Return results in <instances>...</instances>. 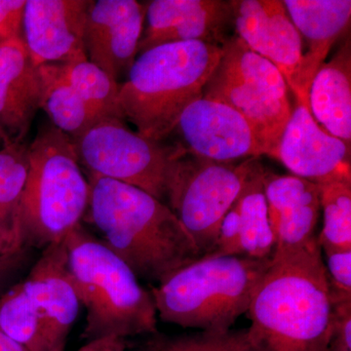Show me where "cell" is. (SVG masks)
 I'll list each match as a JSON object with an SVG mask.
<instances>
[{
	"label": "cell",
	"instance_id": "cell-30",
	"mask_svg": "<svg viewBox=\"0 0 351 351\" xmlns=\"http://www.w3.org/2000/svg\"><path fill=\"white\" fill-rule=\"evenodd\" d=\"M27 0H0V43L22 38Z\"/></svg>",
	"mask_w": 351,
	"mask_h": 351
},
{
	"label": "cell",
	"instance_id": "cell-10",
	"mask_svg": "<svg viewBox=\"0 0 351 351\" xmlns=\"http://www.w3.org/2000/svg\"><path fill=\"white\" fill-rule=\"evenodd\" d=\"M175 131L191 156L216 162H241L265 152L243 115L225 103L201 97L180 115Z\"/></svg>",
	"mask_w": 351,
	"mask_h": 351
},
{
	"label": "cell",
	"instance_id": "cell-12",
	"mask_svg": "<svg viewBox=\"0 0 351 351\" xmlns=\"http://www.w3.org/2000/svg\"><path fill=\"white\" fill-rule=\"evenodd\" d=\"M145 10L147 6L136 0H97L88 8L85 54L115 82L135 62Z\"/></svg>",
	"mask_w": 351,
	"mask_h": 351
},
{
	"label": "cell",
	"instance_id": "cell-2",
	"mask_svg": "<svg viewBox=\"0 0 351 351\" xmlns=\"http://www.w3.org/2000/svg\"><path fill=\"white\" fill-rule=\"evenodd\" d=\"M90 215L104 242L138 279L159 284L202 257L163 201L143 189L90 175Z\"/></svg>",
	"mask_w": 351,
	"mask_h": 351
},
{
	"label": "cell",
	"instance_id": "cell-24",
	"mask_svg": "<svg viewBox=\"0 0 351 351\" xmlns=\"http://www.w3.org/2000/svg\"><path fill=\"white\" fill-rule=\"evenodd\" d=\"M64 64L69 83L97 122L112 117L123 120L119 105V82L90 62L86 55Z\"/></svg>",
	"mask_w": 351,
	"mask_h": 351
},
{
	"label": "cell",
	"instance_id": "cell-31",
	"mask_svg": "<svg viewBox=\"0 0 351 351\" xmlns=\"http://www.w3.org/2000/svg\"><path fill=\"white\" fill-rule=\"evenodd\" d=\"M27 256V248L0 250V295L9 288V284L19 271Z\"/></svg>",
	"mask_w": 351,
	"mask_h": 351
},
{
	"label": "cell",
	"instance_id": "cell-33",
	"mask_svg": "<svg viewBox=\"0 0 351 351\" xmlns=\"http://www.w3.org/2000/svg\"><path fill=\"white\" fill-rule=\"evenodd\" d=\"M76 351H125V339L117 337L93 339Z\"/></svg>",
	"mask_w": 351,
	"mask_h": 351
},
{
	"label": "cell",
	"instance_id": "cell-13",
	"mask_svg": "<svg viewBox=\"0 0 351 351\" xmlns=\"http://www.w3.org/2000/svg\"><path fill=\"white\" fill-rule=\"evenodd\" d=\"M276 159L292 175L315 184L351 180L350 147L323 130L299 101L284 128Z\"/></svg>",
	"mask_w": 351,
	"mask_h": 351
},
{
	"label": "cell",
	"instance_id": "cell-20",
	"mask_svg": "<svg viewBox=\"0 0 351 351\" xmlns=\"http://www.w3.org/2000/svg\"><path fill=\"white\" fill-rule=\"evenodd\" d=\"M308 108L318 125L351 145V52L350 40L316 71L308 90Z\"/></svg>",
	"mask_w": 351,
	"mask_h": 351
},
{
	"label": "cell",
	"instance_id": "cell-3",
	"mask_svg": "<svg viewBox=\"0 0 351 351\" xmlns=\"http://www.w3.org/2000/svg\"><path fill=\"white\" fill-rule=\"evenodd\" d=\"M221 55V45L204 41L163 44L141 53L119 85L122 119L143 137L162 142L186 108L203 96Z\"/></svg>",
	"mask_w": 351,
	"mask_h": 351
},
{
	"label": "cell",
	"instance_id": "cell-32",
	"mask_svg": "<svg viewBox=\"0 0 351 351\" xmlns=\"http://www.w3.org/2000/svg\"><path fill=\"white\" fill-rule=\"evenodd\" d=\"M27 247L16 221L11 226L0 228V250H17Z\"/></svg>",
	"mask_w": 351,
	"mask_h": 351
},
{
	"label": "cell",
	"instance_id": "cell-25",
	"mask_svg": "<svg viewBox=\"0 0 351 351\" xmlns=\"http://www.w3.org/2000/svg\"><path fill=\"white\" fill-rule=\"evenodd\" d=\"M324 225L317 237L324 251L351 249V180L318 184Z\"/></svg>",
	"mask_w": 351,
	"mask_h": 351
},
{
	"label": "cell",
	"instance_id": "cell-9",
	"mask_svg": "<svg viewBox=\"0 0 351 351\" xmlns=\"http://www.w3.org/2000/svg\"><path fill=\"white\" fill-rule=\"evenodd\" d=\"M71 140L78 161L91 175L130 184L161 201L171 164L186 152L180 145L167 147L143 137L115 117L99 120Z\"/></svg>",
	"mask_w": 351,
	"mask_h": 351
},
{
	"label": "cell",
	"instance_id": "cell-1",
	"mask_svg": "<svg viewBox=\"0 0 351 351\" xmlns=\"http://www.w3.org/2000/svg\"><path fill=\"white\" fill-rule=\"evenodd\" d=\"M252 351H327L335 328L332 289L318 240L274 251L248 311Z\"/></svg>",
	"mask_w": 351,
	"mask_h": 351
},
{
	"label": "cell",
	"instance_id": "cell-7",
	"mask_svg": "<svg viewBox=\"0 0 351 351\" xmlns=\"http://www.w3.org/2000/svg\"><path fill=\"white\" fill-rule=\"evenodd\" d=\"M223 55L203 90V97L221 101L243 115L265 156L276 158L293 107L289 87L274 64L234 36L221 45Z\"/></svg>",
	"mask_w": 351,
	"mask_h": 351
},
{
	"label": "cell",
	"instance_id": "cell-35",
	"mask_svg": "<svg viewBox=\"0 0 351 351\" xmlns=\"http://www.w3.org/2000/svg\"><path fill=\"white\" fill-rule=\"evenodd\" d=\"M8 142V140H7V138L5 137V135H4L3 133H2V131L0 130V144L5 145Z\"/></svg>",
	"mask_w": 351,
	"mask_h": 351
},
{
	"label": "cell",
	"instance_id": "cell-6",
	"mask_svg": "<svg viewBox=\"0 0 351 351\" xmlns=\"http://www.w3.org/2000/svg\"><path fill=\"white\" fill-rule=\"evenodd\" d=\"M27 156L29 172L14 219L27 246L44 249L64 241L80 225L89 204V182L73 140L52 123L39 128Z\"/></svg>",
	"mask_w": 351,
	"mask_h": 351
},
{
	"label": "cell",
	"instance_id": "cell-22",
	"mask_svg": "<svg viewBox=\"0 0 351 351\" xmlns=\"http://www.w3.org/2000/svg\"><path fill=\"white\" fill-rule=\"evenodd\" d=\"M260 162L252 171L239 198L242 256L256 260L270 258L276 249L269 225Z\"/></svg>",
	"mask_w": 351,
	"mask_h": 351
},
{
	"label": "cell",
	"instance_id": "cell-16",
	"mask_svg": "<svg viewBox=\"0 0 351 351\" xmlns=\"http://www.w3.org/2000/svg\"><path fill=\"white\" fill-rule=\"evenodd\" d=\"M21 282L43 318L48 350L64 351L82 306L69 274L64 241L45 247L29 276Z\"/></svg>",
	"mask_w": 351,
	"mask_h": 351
},
{
	"label": "cell",
	"instance_id": "cell-28",
	"mask_svg": "<svg viewBox=\"0 0 351 351\" xmlns=\"http://www.w3.org/2000/svg\"><path fill=\"white\" fill-rule=\"evenodd\" d=\"M209 255L242 256L239 199L235 201L221 221L215 250Z\"/></svg>",
	"mask_w": 351,
	"mask_h": 351
},
{
	"label": "cell",
	"instance_id": "cell-21",
	"mask_svg": "<svg viewBox=\"0 0 351 351\" xmlns=\"http://www.w3.org/2000/svg\"><path fill=\"white\" fill-rule=\"evenodd\" d=\"M43 108L51 123L71 138L80 137L96 123V119L83 103L66 76L64 63L38 66Z\"/></svg>",
	"mask_w": 351,
	"mask_h": 351
},
{
	"label": "cell",
	"instance_id": "cell-4",
	"mask_svg": "<svg viewBox=\"0 0 351 351\" xmlns=\"http://www.w3.org/2000/svg\"><path fill=\"white\" fill-rule=\"evenodd\" d=\"M68 267L80 304L86 311L83 339L149 334L156 331L152 293L123 261L80 225L64 239Z\"/></svg>",
	"mask_w": 351,
	"mask_h": 351
},
{
	"label": "cell",
	"instance_id": "cell-26",
	"mask_svg": "<svg viewBox=\"0 0 351 351\" xmlns=\"http://www.w3.org/2000/svg\"><path fill=\"white\" fill-rule=\"evenodd\" d=\"M29 172L27 147L9 142L0 149V228L11 226Z\"/></svg>",
	"mask_w": 351,
	"mask_h": 351
},
{
	"label": "cell",
	"instance_id": "cell-18",
	"mask_svg": "<svg viewBox=\"0 0 351 351\" xmlns=\"http://www.w3.org/2000/svg\"><path fill=\"white\" fill-rule=\"evenodd\" d=\"M43 85L23 38L0 43V130L22 143L40 108Z\"/></svg>",
	"mask_w": 351,
	"mask_h": 351
},
{
	"label": "cell",
	"instance_id": "cell-19",
	"mask_svg": "<svg viewBox=\"0 0 351 351\" xmlns=\"http://www.w3.org/2000/svg\"><path fill=\"white\" fill-rule=\"evenodd\" d=\"M302 41L307 44L300 73L299 103L308 108V90L332 45L350 27V0H284ZM309 110V108H308Z\"/></svg>",
	"mask_w": 351,
	"mask_h": 351
},
{
	"label": "cell",
	"instance_id": "cell-17",
	"mask_svg": "<svg viewBox=\"0 0 351 351\" xmlns=\"http://www.w3.org/2000/svg\"><path fill=\"white\" fill-rule=\"evenodd\" d=\"M263 182L274 251L295 250L317 239L315 228L321 208L318 184L265 170Z\"/></svg>",
	"mask_w": 351,
	"mask_h": 351
},
{
	"label": "cell",
	"instance_id": "cell-23",
	"mask_svg": "<svg viewBox=\"0 0 351 351\" xmlns=\"http://www.w3.org/2000/svg\"><path fill=\"white\" fill-rule=\"evenodd\" d=\"M0 330L29 351H49L36 302L22 282L0 295Z\"/></svg>",
	"mask_w": 351,
	"mask_h": 351
},
{
	"label": "cell",
	"instance_id": "cell-5",
	"mask_svg": "<svg viewBox=\"0 0 351 351\" xmlns=\"http://www.w3.org/2000/svg\"><path fill=\"white\" fill-rule=\"evenodd\" d=\"M270 258L205 255L152 289L164 322L202 332H228L247 313Z\"/></svg>",
	"mask_w": 351,
	"mask_h": 351
},
{
	"label": "cell",
	"instance_id": "cell-27",
	"mask_svg": "<svg viewBox=\"0 0 351 351\" xmlns=\"http://www.w3.org/2000/svg\"><path fill=\"white\" fill-rule=\"evenodd\" d=\"M165 351H252L245 331L202 332L200 335L175 339Z\"/></svg>",
	"mask_w": 351,
	"mask_h": 351
},
{
	"label": "cell",
	"instance_id": "cell-29",
	"mask_svg": "<svg viewBox=\"0 0 351 351\" xmlns=\"http://www.w3.org/2000/svg\"><path fill=\"white\" fill-rule=\"evenodd\" d=\"M326 269L332 289L341 294L351 295V249L325 251Z\"/></svg>",
	"mask_w": 351,
	"mask_h": 351
},
{
	"label": "cell",
	"instance_id": "cell-11",
	"mask_svg": "<svg viewBox=\"0 0 351 351\" xmlns=\"http://www.w3.org/2000/svg\"><path fill=\"white\" fill-rule=\"evenodd\" d=\"M230 3L237 36L249 49L276 66L295 101H300L304 41L283 1L232 0Z\"/></svg>",
	"mask_w": 351,
	"mask_h": 351
},
{
	"label": "cell",
	"instance_id": "cell-14",
	"mask_svg": "<svg viewBox=\"0 0 351 351\" xmlns=\"http://www.w3.org/2000/svg\"><path fill=\"white\" fill-rule=\"evenodd\" d=\"M88 0H27L24 43L36 66L84 56Z\"/></svg>",
	"mask_w": 351,
	"mask_h": 351
},
{
	"label": "cell",
	"instance_id": "cell-37",
	"mask_svg": "<svg viewBox=\"0 0 351 351\" xmlns=\"http://www.w3.org/2000/svg\"><path fill=\"white\" fill-rule=\"evenodd\" d=\"M58 351H61V350H58Z\"/></svg>",
	"mask_w": 351,
	"mask_h": 351
},
{
	"label": "cell",
	"instance_id": "cell-15",
	"mask_svg": "<svg viewBox=\"0 0 351 351\" xmlns=\"http://www.w3.org/2000/svg\"><path fill=\"white\" fill-rule=\"evenodd\" d=\"M147 29L138 53L156 46L186 41L223 45L226 29L232 22L230 1L221 0H154L145 10Z\"/></svg>",
	"mask_w": 351,
	"mask_h": 351
},
{
	"label": "cell",
	"instance_id": "cell-8",
	"mask_svg": "<svg viewBox=\"0 0 351 351\" xmlns=\"http://www.w3.org/2000/svg\"><path fill=\"white\" fill-rule=\"evenodd\" d=\"M258 162H216L184 152L171 164L166 198L201 256L213 253L221 221Z\"/></svg>",
	"mask_w": 351,
	"mask_h": 351
},
{
	"label": "cell",
	"instance_id": "cell-34",
	"mask_svg": "<svg viewBox=\"0 0 351 351\" xmlns=\"http://www.w3.org/2000/svg\"><path fill=\"white\" fill-rule=\"evenodd\" d=\"M0 351H29L0 330Z\"/></svg>",
	"mask_w": 351,
	"mask_h": 351
},
{
	"label": "cell",
	"instance_id": "cell-36",
	"mask_svg": "<svg viewBox=\"0 0 351 351\" xmlns=\"http://www.w3.org/2000/svg\"><path fill=\"white\" fill-rule=\"evenodd\" d=\"M327 351H343V350H337V348H331V346H330L329 350H328Z\"/></svg>",
	"mask_w": 351,
	"mask_h": 351
}]
</instances>
